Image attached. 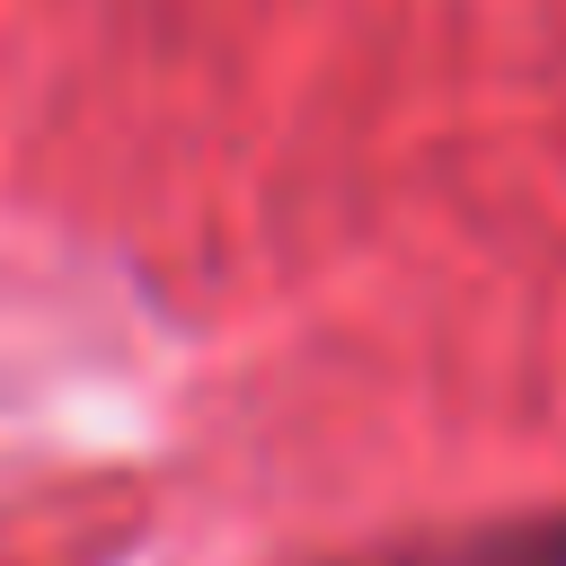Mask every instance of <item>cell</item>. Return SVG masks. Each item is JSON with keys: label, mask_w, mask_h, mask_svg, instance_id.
<instances>
[{"label": "cell", "mask_w": 566, "mask_h": 566, "mask_svg": "<svg viewBox=\"0 0 566 566\" xmlns=\"http://www.w3.org/2000/svg\"><path fill=\"white\" fill-rule=\"evenodd\" d=\"M424 566H566V513L522 522V531H478L469 548H442Z\"/></svg>", "instance_id": "1"}]
</instances>
